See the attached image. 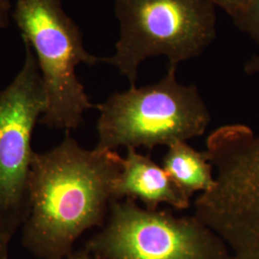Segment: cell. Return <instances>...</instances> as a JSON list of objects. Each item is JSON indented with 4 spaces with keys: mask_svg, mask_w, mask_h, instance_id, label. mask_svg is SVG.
<instances>
[{
    "mask_svg": "<svg viewBox=\"0 0 259 259\" xmlns=\"http://www.w3.org/2000/svg\"><path fill=\"white\" fill-rule=\"evenodd\" d=\"M123 157L82 147L66 134L56 147L33 157L29 210L22 244L38 259H65L88 230L102 227Z\"/></svg>",
    "mask_w": 259,
    "mask_h": 259,
    "instance_id": "6da1fadb",
    "label": "cell"
},
{
    "mask_svg": "<svg viewBox=\"0 0 259 259\" xmlns=\"http://www.w3.org/2000/svg\"><path fill=\"white\" fill-rule=\"evenodd\" d=\"M178 66H168L157 83L111 94L96 106V148L116 151L120 147L153 150L204 135L210 113L198 88L177 80Z\"/></svg>",
    "mask_w": 259,
    "mask_h": 259,
    "instance_id": "7a4b0ae2",
    "label": "cell"
},
{
    "mask_svg": "<svg viewBox=\"0 0 259 259\" xmlns=\"http://www.w3.org/2000/svg\"><path fill=\"white\" fill-rule=\"evenodd\" d=\"M215 184L195 214L222 239L232 259H259V134L243 124L218 128L206 140Z\"/></svg>",
    "mask_w": 259,
    "mask_h": 259,
    "instance_id": "3957f363",
    "label": "cell"
},
{
    "mask_svg": "<svg viewBox=\"0 0 259 259\" xmlns=\"http://www.w3.org/2000/svg\"><path fill=\"white\" fill-rule=\"evenodd\" d=\"M12 18L24 44L32 48L41 76L47 107L39 122L54 129L78 128L90 101L76 74L81 64L95 65L102 58L91 54L83 35L60 0H18Z\"/></svg>",
    "mask_w": 259,
    "mask_h": 259,
    "instance_id": "277c9868",
    "label": "cell"
},
{
    "mask_svg": "<svg viewBox=\"0 0 259 259\" xmlns=\"http://www.w3.org/2000/svg\"><path fill=\"white\" fill-rule=\"evenodd\" d=\"M120 34L103 62L136 85L140 65L165 56L169 65L202 55L216 37L215 6L207 0H114Z\"/></svg>",
    "mask_w": 259,
    "mask_h": 259,
    "instance_id": "5b68a950",
    "label": "cell"
},
{
    "mask_svg": "<svg viewBox=\"0 0 259 259\" xmlns=\"http://www.w3.org/2000/svg\"><path fill=\"white\" fill-rule=\"evenodd\" d=\"M84 250L97 259H232L225 242L195 216L149 210L132 199L111 202L108 222Z\"/></svg>",
    "mask_w": 259,
    "mask_h": 259,
    "instance_id": "8992f818",
    "label": "cell"
},
{
    "mask_svg": "<svg viewBox=\"0 0 259 259\" xmlns=\"http://www.w3.org/2000/svg\"><path fill=\"white\" fill-rule=\"evenodd\" d=\"M24 46L19 73L0 91V223L12 236L27 218L32 138L47 107L36 57Z\"/></svg>",
    "mask_w": 259,
    "mask_h": 259,
    "instance_id": "52a82bcc",
    "label": "cell"
},
{
    "mask_svg": "<svg viewBox=\"0 0 259 259\" xmlns=\"http://www.w3.org/2000/svg\"><path fill=\"white\" fill-rule=\"evenodd\" d=\"M127 150L120 174L113 185V201L139 200L149 210H157L159 204L163 203L176 209L189 207L190 197L173 182L163 167L137 149Z\"/></svg>",
    "mask_w": 259,
    "mask_h": 259,
    "instance_id": "ba28073f",
    "label": "cell"
},
{
    "mask_svg": "<svg viewBox=\"0 0 259 259\" xmlns=\"http://www.w3.org/2000/svg\"><path fill=\"white\" fill-rule=\"evenodd\" d=\"M162 163L173 182L190 198L197 191L209 190L215 184L208 153L199 152L185 141L170 145Z\"/></svg>",
    "mask_w": 259,
    "mask_h": 259,
    "instance_id": "9c48e42d",
    "label": "cell"
},
{
    "mask_svg": "<svg viewBox=\"0 0 259 259\" xmlns=\"http://www.w3.org/2000/svg\"><path fill=\"white\" fill-rule=\"evenodd\" d=\"M232 20L236 27L259 46V0H247L242 12Z\"/></svg>",
    "mask_w": 259,
    "mask_h": 259,
    "instance_id": "30bf717a",
    "label": "cell"
},
{
    "mask_svg": "<svg viewBox=\"0 0 259 259\" xmlns=\"http://www.w3.org/2000/svg\"><path fill=\"white\" fill-rule=\"evenodd\" d=\"M215 7L224 10L232 19L236 18L244 8L247 0H207Z\"/></svg>",
    "mask_w": 259,
    "mask_h": 259,
    "instance_id": "8fae6325",
    "label": "cell"
},
{
    "mask_svg": "<svg viewBox=\"0 0 259 259\" xmlns=\"http://www.w3.org/2000/svg\"><path fill=\"white\" fill-rule=\"evenodd\" d=\"M13 2L14 0H0V30L9 26L14 10Z\"/></svg>",
    "mask_w": 259,
    "mask_h": 259,
    "instance_id": "7c38bea8",
    "label": "cell"
},
{
    "mask_svg": "<svg viewBox=\"0 0 259 259\" xmlns=\"http://www.w3.org/2000/svg\"><path fill=\"white\" fill-rule=\"evenodd\" d=\"M13 236L0 223V259H9V245Z\"/></svg>",
    "mask_w": 259,
    "mask_h": 259,
    "instance_id": "4fadbf2b",
    "label": "cell"
},
{
    "mask_svg": "<svg viewBox=\"0 0 259 259\" xmlns=\"http://www.w3.org/2000/svg\"><path fill=\"white\" fill-rule=\"evenodd\" d=\"M244 70L247 74L259 73V55H253L244 65Z\"/></svg>",
    "mask_w": 259,
    "mask_h": 259,
    "instance_id": "5bb4252c",
    "label": "cell"
},
{
    "mask_svg": "<svg viewBox=\"0 0 259 259\" xmlns=\"http://www.w3.org/2000/svg\"><path fill=\"white\" fill-rule=\"evenodd\" d=\"M65 259H97L91 254L88 250H78V251H73L71 254H69L67 257Z\"/></svg>",
    "mask_w": 259,
    "mask_h": 259,
    "instance_id": "9a60e30c",
    "label": "cell"
}]
</instances>
